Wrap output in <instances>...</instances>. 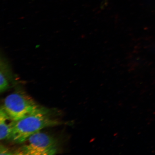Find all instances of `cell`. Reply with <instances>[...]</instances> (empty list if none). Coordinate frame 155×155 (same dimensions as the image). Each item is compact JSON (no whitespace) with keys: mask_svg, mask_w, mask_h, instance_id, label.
Returning a JSON list of instances; mask_svg holds the SVG:
<instances>
[{"mask_svg":"<svg viewBox=\"0 0 155 155\" xmlns=\"http://www.w3.org/2000/svg\"><path fill=\"white\" fill-rule=\"evenodd\" d=\"M62 124L52 116L49 110L45 108L18 120L13 121L9 139L17 144H22L31 136L42 129Z\"/></svg>","mask_w":155,"mask_h":155,"instance_id":"1","label":"cell"},{"mask_svg":"<svg viewBox=\"0 0 155 155\" xmlns=\"http://www.w3.org/2000/svg\"><path fill=\"white\" fill-rule=\"evenodd\" d=\"M2 106L13 121L45 109L38 105L26 93L19 91L13 92L7 96Z\"/></svg>","mask_w":155,"mask_h":155,"instance_id":"2","label":"cell"},{"mask_svg":"<svg viewBox=\"0 0 155 155\" xmlns=\"http://www.w3.org/2000/svg\"><path fill=\"white\" fill-rule=\"evenodd\" d=\"M14 151L15 155H54L58 152L57 139L40 131L31 136Z\"/></svg>","mask_w":155,"mask_h":155,"instance_id":"3","label":"cell"},{"mask_svg":"<svg viewBox=\"0 0 155 155\" xmlns=\"http://www.w3.org/2000/svg\"><path fill=\"white\" fill-rule=\"evenodd\" d=\"M0 69V92L2 93L8 90L15 81L10 64L2 55H1Z\"/></svg>","mask_w":155,"mask_h":155,"instance_id":"4","label":"cell"},{"mask_svg":"<svg viewBox=\"0 0 155 155\" xmlns=\"http://www.w3.org/2000/svg\"><path fill=\"white\" fill-rule=\"evenodd\" d=\"M13 121L1 106L0 110V139L1 140L9 139Z\"/></svg>","mask_w":155,"mask_h":155,"instance_id":"5","label":"cell"},{"mask_svg":"<svg viewBox=\"0 0 155 155\" xmlns=\"http://www.w3.org/2000/svg\"><path fill=\"white\" fill-rule=\"evenodd\" d=\"M14 154V152H12L3 145H1L0 147V155Z\"/></svg>","mask_w":155,"mask_h":155,"instance_id":"6","label":"cell"}]
</instances>
